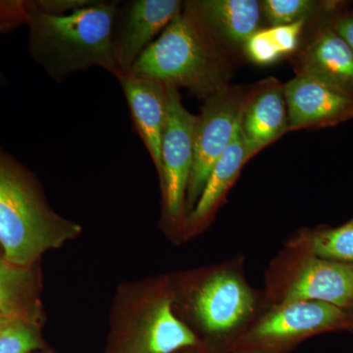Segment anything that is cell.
Masks as SVG:
<instances>
[{
    "label": "cell",
    "mask_w": 353,
    "mask_h": 353,
    "mask_svg": "<svg viewBox=\"0 0 353 353\" xmlns=\"http://www.w3.org/2000/svg\"><path fill=\"white\" fill-rule=\"evenodd\" d=\"M118 3L83 4L64 13L32 11L30 48L36 61L57 81L92 67L119 75L113 48Z\"/></svg>",
    "instance_id": "obj_1"
},
{
    "label": "cell",
    "mask_w": 353,
    "mask_h": 353,
    "mask_svg": "<svg viewBox=\"0 0 353 353\" xmlns=\"http://www.w3.org/2000/svg\"><path fill=\"white\" fill-rule=\"evenodd\" d=\"M221 48L183 6L130 74L185 88L206 99L229 85V67Z\"/></svg>",
    "instance_id": "obj_2"
},
{
    "label": "cell",
    "mask_w": 353,
    "mask_h": 353,
    "mask_svg": "<svg viewBox=\"0 0 353 353\" xmlns=\"http://www.w3.org/2000/svg\"><path fill=\"white\" fill-rule=\"evenodd\" d=\"M79 234V227L53 213L10 164L0 160V246L3 259L31 268L48 250Z\"/></svg>",
    "instance_id": "obj_3"
},
{
    "label": "cell",
    "mask_w": 353,
    "mask_h": 353,
    "mask_svg": "<svg viewBox=\"0 0 353 353\" xmlns=\"http://www.w3.org/2000/svg\"><path fill=\"white\" fill-rule=\"evenodd\" d=\"M192 314L212 353H230L236 339L256 318L259 296L234 267L219 266L199 285Z\"/></svg>",
    "instance_id": "obj_4"
},
{
    "label": "cell",
    "mask_w": 353,
    "mask_h": 353,
    "mask_svg": "<svg viewBox=\"0 0 353 353\" xmlns=\"http://www.w3.org/2000/svg\"><path fill=\"white\" fill-rule=\"evenodd\" d=\"M352 326V312L331 304L277 303L253 320L230 353H290L311 336Z\"/></svg>",
    "instance_id": "obj_5"
},
{
    "label": "cell",
    "mask_w": 353,
    "mask_h": 353,
    "mask_svg": "<svg viewBox=\"0 0 353 353\" xmlns=\"http://www.w3.org/2000/svg\"><path fill=\"white\" fill-rule=\"evenodd\" d=\"M250 92L245 88L228 85L206 99L196 116L194 162L185 196V210L189 213L199 201L216 162L233 141Z\"/></svg>",
    "instance_id": "obj_6"
},
{
    "label": "cell",
    "mask_w": 353,
    "mask_h": 353,
    "mask_svg": "<svg viewBox=\"0 0 353 353\" xmlns=\"http://www.w3.org/2000/svg\"><path fill=\"white\" fill-rule=\"evenodd\" d=\"M169 116L161 145L165 212L172 221L182 220L185 211V196L192 162L194 134L196 116L185 108L179 88L167 85Z\"/></svg>",
    "instance_id": "obj_7"
},
{
    "label": "cell",
    "mask_w": 353,
    "mask_h": 353,
    "mask_svg": "<svg viewBox=\"0 0 353 353\" xmlns=\"http://www.w3.org/2000/svg\"><path fill=\"white\" fill-rule=\"evenodd\" d=\"M182 8L178 0H134L118 6L113 27L117 77L131 73L141 53Z\"/></svg>",
    "instance_id": "obj_8"
},
{
    "label": "cell",
    "mask_w": 353,
    "mask_h": 353,
    "mask_svg": "<svg viewBox=\"0 0 353 353\" xmlns=\"http://www.w3.org/2000/svg\"><path fill=\"white\" fill-rule=\"evenodd\" d=\"M290 131L334 126L353 119V97L297 74L284 85Z\"/></svg>",
    "instance_id": "obj_9"
},
{
    "label": "cell",
    "mask_w": 353,
    "mask_h": 353,
    "mask_svg": "<svg viewBox=\"0 0 353 353\" xmlns=\"http://www.w3.org/2000/svg\"><path fill=\"white\" fill-rule=\"evenodd\" d=\"M306 252L278 303L319 301L353 311V265L318 259L307 250Z\"/></svg>",
    "instance_id": "obj_10"
},
{
    "label": "cell",
    "mask_w": 353,
    "mask_h": 353,
    "mask_svg": "<svg viewBox=\"0 0 353 353\" xmlns=\"http://www.w3.org/2000/svg\"><path fill=\"white\" fill-rule=\"evenodd\" d=\"M205 347L196 332L179 319L169 297L153 303L145 320L120 341L115 353H178Z\"/></svg>",
    "instance_id": "obj_11"
},
{
    "label": "cell",
    "mask_w": 353,
    "mask_h": 353,
    "mask_svg": "<svg viewBox=\"0 0 353 353\" xmlns=\"http://www.w3.org/2000/svg\"><path fill=\"white\" fill-rule=\"evenodd\" d=\"M240 127L248 160L290 131L284 85L271 78L252 88Z\"/></svg>",
    "instance_id": "obj_12"
},
{
    "label": "cell",
    "mask_w": 353,
    "mask_h": 353,
    "mask_svg": "<svg viewBox=\"0 0 353 353\" xmlns=\"http://www.w3.org/2000/svg\"><path fill=\"white\" fill-rule=\"evenodd\" d=\"M117 78L129 104L134 127L145 143L160 178L162 173V139L169 116L167 85L132 74L121 75Z\"/></svg>",
    "instance_id": "obj_13"
},
{
    "label": "cell",
    "mask_w": 353,
    "mask_h": 353,
    "mask_svg": "<svg viewBox=\"0 0 353 353\" xmlns=\"http://www.w3.org/2000/svg\"><path fill=\"white\" fill-rule=\"evenodd\" d=\"M183 6L220 46L245 48L261 22L256 0H192Z\"/></svg>",
    "instance_id": "obj_14"
},
{
    "label": "cell",
    "mask_w": 353,
    "mask_h": 353,
    "mask_svg": "<svg viewBox=\"0 0 353 353\" xmlns=\"http://www.w3.org/2000/svg\"><path fill=\"white\" fill-rule=\"evenodd\" d=\"M297 74L353 97V50L331 27L323 29L299 57Z\"/></svg>",
    "instance_id": "obj_15"
},
{
    "label": "cell",
    "mask_w": 353,
    "mask_h": 353,
    "mask_svg": "<svg viewBox=\"0 0 353 353\" xmlns=\"http://www.w3.org/2000/svg\"><path fill=\"white\" fill-rule=\"evenodd\" d=\"M246 161L248 159L239 125L233 141L216 162L199 201L188 215V227L199 229L212 219Z\"/></svg>",
    "instance_id": "obj_16"
},
{
    "label": "cell",
    "mask_w": 353,
    "mask_h": 353,
    "mask_svg": "<svg viewBox=\"0 0 353 353\" xmlns=\"http://www.w3.org/2000/svg\"><path fill=\"white\" fill-rule=\"evenodd\" d=\"M0 315L38 324L41 310L31 268L0 259Z\"/></svg>",
    "instance_id": "obj_17"
},
{
    "label": "cell",
    "mask_w": 353,
    "mask_h": 353,
    "mask_svg": "<svg viewBox=\"0 0 353 353\" xmlns=\"http://www.w3.org/2000/svg\"><path fill=\"white\" fill-rule=\"evenodd\" d=\"M306 240V250L313 256L353 265V219L341 227L315 232Z\"/></svg>",
    "instance_id": "obj_18"
},
{
    "label": "cell",
    "mask_w": 353,
    "mask_h": 353,
    "mask_svg": "<svg viewBox=\"0 0 353 353\" xmlns=\"http://www.w3.org/2000/svg\"><path fill=\"white\" fill-rule=\"evenodd\" d=\"M44 343L39 325L13 320L0 331V353H37Z\"/></svg>",
    "instance_id": "obj_19"
},
{
    "label": "cell",
    "mask_w": 353,
    "mask_h": 353,
    "mask_svg": "<svg viewBox=\"0 0 353 353\" xmlns=\"http://www.w3.org/2000/svg\"><path fill=\"white\" fill-rule=\"evenodd\" d=\"M260 6L271 27L307 20L318 8L317 2L312 0H263Z\"/></svg>",
    "instance_id": "obj_20"
},
{
    "label": "cell",
    "mask_w": 353,
    "mask_h": 353,
    "mask_svg": "<svg viewBox=\"0 0 353 353\" xmlns=\"http://www.w3.org/2000/svg\"><path fill=\"white\" fill-rule=\"evenodd\" d=\"M243 50L248 57L257 64L274 63L282 57L267 29H259L255 32L246 41Z\"/></svg>",
    "instance_id": "obj_21"
},
{
    "label": "cell",
    "mask_w": 353,
    "mask_h": 353,
    "mask_svg": "<svg viewBox=\"0 0 353 353\" xmlns=\"http://www.w3.org/2000/svg\"><path fill=\"white\" fill-rule=\"evenodd\" d=\"M305 22L306 20H301L294 23V24L276 26V27L267 29L281 54H290L296 50L299 43V37H301Z\"/></svg>",
    "instance_id": "obj_22"
},
{
    "label": "cell",
    "mask_w": 353,
    "mask_h": 353,
    "mask_svg": "<svg viewBox=\"0 0 353 353\" xmlns=\"http://www.w3.org/2000/svg\"><path fill=\"white\" fill-rule=\"evenodd\" d=\"M331 28L353 50V15L340 18Z\"/></svg>",
    "instance_id": "obj_23"
},
{
    "label": "cell",
    "mask_w": 353,
    "mask_h": 353,
    "mask_svg": "<svg viewBox=\"0 0 353 353\" xmlns=\"http://www.w3.org/2000/svg\"><path fill=\"white\" fill-rule=\"evenodd\" d=\"M178 353H212L209 352L208 348L205 347H196V348H190V350H183V352H180Z\"/></svg>",
    "instance_id": "obj_24"
},
{
    "label": "cell",
    "mask_w": 353,
    "mask_h": 353,
    "mask_svg": "<svg viewBox=\"0 0 353 353\" xmlns=\"http://www.w3.org/2000/svg\"><path fill=\"white\" fill-rule=\"evenodd\" d=\"M13 321L12 319H9V318L3 317V316L0 315V331L8 325L9 323Z\"/></svg>",
    "instance_id": "obj_25"
},
{
    "label": "cell",
    "mask_w": 353,
    "mask_h": 353,
    "mask_svg": "<svg viewBox=\"0 0 353 353\" xmlns=\"http://www.w3.org/2000/svg\"><path fill=\"white\" fill-rule=\"evenodd\" d=\"M350 312H352V311H350ZM352 329L350 330H353V313L352 312Z\"/></svg>",
    "instance_id": "obj_26"
},
{
    "label": "cell",
    "mask_w": 353,
    "mask_h": 353,
    "mask_svg": "<svg viewBox=\"0 0 353 353\" xmlns=\"http://www.w3.org/2000/svg\"><path fill=\"white\" fill-rule=\"evenodd\" d=\"M39 353H50V352H39Z\"/></svg>",
    "instance_id": "obj_27"
}]
</instances>
